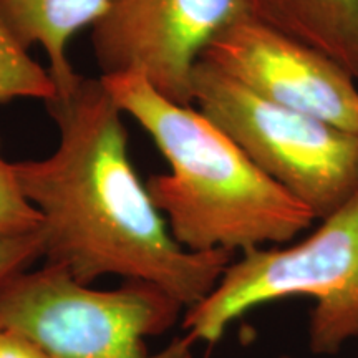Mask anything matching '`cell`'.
<instances>
[{"mask_svg":"<svg viewBox=\"0 0 358 358\" xmlns=\"http://www.w3.org/2000/svg\"><path fill=\"white\" fill-rule=\"evenodd\" d=\"M248 0H110L93 25L101 75L140 73L179 105H192V73L208 43L249 15Z\"/></svg>","mask_w":358,"mask_h":358,"instance_id":"6","label":"cell"},{"mask_svg":"<svg viewBox=\"0 0 358 358\" xmlns=\"http://www.w3.org/2000/svg\"><path fill=\"white\" fill-rule=\"evenodd\" d=\"M192 105L317 221L358 189V131L262 100L203 60Z\"/></svg>","mask_w":358,"mask_h":358,"instance_id":"5","label":"cell"},{"mask_svg":"<svg viewBox=\"0 0 358 358\" xmlns=\"http://www.w3.org/2000/svg\"><path fill=\"white\" fill-rule=\"evenodd\" d=\"M0 358H48L40 348L15 332L0 330Z\"/></svg>","mask_w":358,"mask_h":358,"instance_id":"13","label":"cell"},{"mask_svg":"<svg viewBox=\"0 0 358 358\" xmlns=\"http://www.w3.org/2000/svg\"><path fill=\"white\" fill-rule=\"evenodd\" d=\"M279 358H292V357H289V355H282V357H279Z\"/></svg>","mask_w":358,"mask_h":358,"instance_id":"14","label":"cell"},{"mask_svg":"<svg viewBox=\"0 0 358 358\" xmlns=\"http://www.w3.org/2000/svg\"><path fill=\"white\" fill-rule=\"evenodd\" d=\"M100 78L166 159L168 173L148 178L146 189L185 249L243 254L292 243L317 221L192 105L161 95L140 73Z\"/></svg>","mask_w":358,"mask_h":358,"instance_id":"2","label":"cell"},{"mask_svg":"<svg viewBox=\"0 0 358 358\" xmlns=\"http://www.w3.org/2000/svg\"><path fill=\"white\" fill-rule=\"evenodd\" d=\"M199 60L262 100L358 131V87L350 71L252 13L217 34Z\"/></svg>","mask_w":358,"mask_h":358,"instance_id":"7","label":"cell"},{"mask_svg":"<svg viewBox=\"0 0 358 358\" xmlns=\"http://www.w3.org/2000/svg\"><path fill=\"white\" fill-rule=\"evenodd\" d=\"M319 227L285 245L239 254L211 292L185 312L194 342H219L245 313L289 297H310L307 342L315 355H335L358 338V189Z\"/></svg>","mask_w":358,"mask_h":358,"instance_id":"3","label":"cell"},{"mask_svg":"<svg viewBox=\"0 0 358 358\" xmlns=\"http://www.w3.org/2000/svg\"><path fill=\"white\" fill-rule=\"evenodd\" d=\"M17 98L48 103L57 98V87L48 70L29 55L0 19V103Z\"/></svg>","mask_w":358,"mask_h":358,"instance_id":"10","label":"cell"},{"mask_svg":"<svg viewBox=\"0 0 358 358\" xmlns=\"http://www.w3.org/2000/svg\"><path fill=\"white\" fill-rule=\"evenodd\" d=\"M47 108L60 131L57 150L13 163L40 214L45 264L85 285L103 275L145 282L185 312L199 303L234 254L192 252L174 239L129 159L124 113L101 78L82 77Z\"/></svg>","mask_w":358,"mask_h":358,"instance_id":"1","label":"cell"},{"mask_svg":"<svg viewBox=\"0 0 358 358\" xmlns=\"http://www.w3.org/2000/svg\"><path fill=\"white\" fill-rule=\"evenodd\" d=\"M42 259L40 229L30 234H0V287Z\"/></svg>","mask_w":358,"mask_h":358,"instance_id":"12","label":"cell"},{"mask_svg":"<svg viewBox=\"0 0 358 358\" xmlns=\"http://www.w3.org/2000/svg\"><path fill=\"white\" fill-rule=\"evenodd\" d=\"M110 0H0V19L22 47L42 45L57 96L69 95L80 75L66 57L71 35L95 25Z\"/></svg>","mask_w":358,"mask_h":358,"instance_id":"8","label":"cell"},{"mask_svg":"<svg viewBox=\"0 0 358 358\" xmlns=\"http://www.w3.org/2000/svg\"><path fill=\"white\" fill-rule=\"evenodd\" d=\"M250 13L325 53L358 82V0H248Z\"/></svg>","mask_w":358,"mask_h":358,"instance_id":"9","label":"cell"},{"mask_svg":"<svg viewBox=\"0 0 358 358\" xmlns=\"http://www.w3.org/2000/svg\"><path fill=\"white\" fill-rule=\"evenodd\" d=\"M40 229V214L20 189L13 163L6 159L0 140V234H30Z\"/></svg>","mask_w":358,"mask_h":358,"instance_id":"11","label":"cell"},{"mask_svg":"<svg viewBox=\"0 0 358 358\" xmlns=\"http://www.w3.org/2000/svg\"><path fill=\"white\" fill-rule=\"evenodd\" d=\"M182 312L145 282L98 290L52 264L27 268L0 287V330L29 338L48 358H194L187 334L158 352L146 348Z\"/></svg>","mask_w":358,"mask_h":358,"instance_id":"4","label":"cell"}]
</instances>
